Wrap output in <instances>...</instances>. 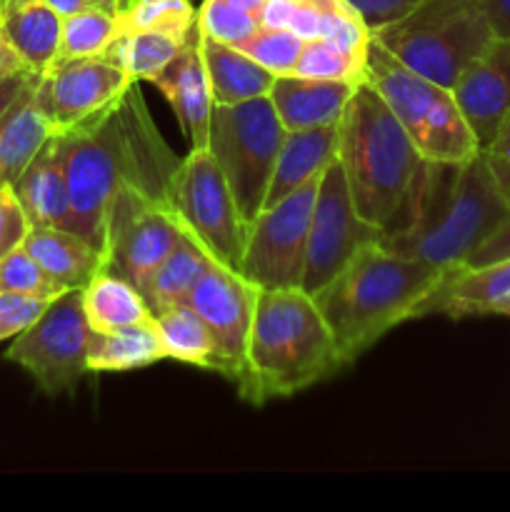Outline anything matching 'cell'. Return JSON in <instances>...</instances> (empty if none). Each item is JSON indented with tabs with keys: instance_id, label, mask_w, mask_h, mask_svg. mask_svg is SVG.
Here are the masks:
<instances>
[{
	"instance_id": "cell-8",
	"label": "cell",
	"mask_w": 510,
	"mask_h": 512,
	"mask_svg": "<svg viewBox=\"0 0 510 512\" xmlns=\"http://www.w3.org/2000/svg\"><path fill=\"white\" fill-rule=\"evenodd\" d=\"M285 128L268 95L210 110L208 150L223 170L243 223L265 208Z\"/></svg>"
},
{
	"instance_id": "cell-38",
	"label": "cell",
	"mask_w": 510,
	"mask_h": 512,
	"mask_svg": "<svg viewBox=\"0 0 510 512\" xmlns=\"http://www.w3.org/2000/svg\"><path fill=\"white\" fill-rule=\"evenodd\" d=\"M30 233V220L15 195L13 185L0 188V258L13 253L25 243Z\"/></svg>"
},
{
	"instance_id": "cell-23",
	"label": "cell",
	"mask_w": 510,
	"mask_h": 512,
	"mask_svg": "<svg viewBox=\"0 0 510 512\" xmlns=\"http://www.w3.org/2000/svg\"><path fill=\"white\" fill-rule=\"evenodd\" d=\"M200 55H203L205 73H208L213 105H233L243 100L268 95L275 83V75L268 68L243 53L240 48L203 35L198 30Z\"/></svg>"
},
{
	"instance_id": "cell-13",
	"label": "cell",
	"mask_w": 510,
	"mask_h": 512,
	"mask_svg": "<svg viewBox=\"0 0 510 512\" xmlns=\"http://www.w3.org/2000/svg\"><path fill=\"white\" fill-rule=\"evenodd\" d=\"M258 290L240 273L213 263L198 280L188 300L213 333L220 375L228 378L240 398L248 400L250 405H255V383L248 350Z\"/></svg>"
},
{
	"instance_id": "cell-16",
	"label": "cell",
	"mask_w": 510,
	"mask_h": 512,
	"mask_svg": "<svg viewBox=\"0 0 510 512\" xmlns=\"http://www.w3.org/2000/svg\"><path fill=\"white\" fill-rule=\"evenodd\" d=\"M480 150L510 118V35H495L450 88Z\"/></svg>"
},
{
	"instance_id": "cell-26",
	"label": "cell",
	"mask_w": 510,
	"mask_h": 512,
	"mask_svg": "<svg viewBox=\"0 0 510 512\" xmlns=\"http://www.w3.org/2000/svg\"><path fill=\"white\" fill-rule=\"evenodd\" d=\"M35 85L38 75L0 123V188L13 185L43 148L45 140L53 135V128L35 103Z\"/></svg>"
},
{
	"instance_id": "cell-12",
	"label": "cell",
	"mask_w": 510,
	"mask_h": 512,
	"mask_svg": "<svg viewBox=\"0 0 510 512\" xmlns=\"http://www.w3.org/2000/svg\"><path fill=\"white\" fill-rule=\"evenodd\" d=\"M318 178H310L250 223L240 275L260 290L300 288Z\"/></svg>"
},
{
	"instance_id": "cell-22",
	"label": "cell",
	"mask_w": 510,
	"mask_h": 512,
	"mask_svg": "<svg viewBox=\"0 0 510 512\" xmlns=\"http://www.w3.org/2000/svg\"><path fill=\"white\" fill-rule=\"evenodd\" d=\"M0 25L35 75L53 68L60 53L63 15L55 13L45 0H3Z\"/></svg>"
},
{
	"instance_id": "cell-30",
	"label": "cell",
	"mask_w": 510,
	"mask_h": 512,
	"mask_svg": "<svg viewBox=\"0 0 510 512\" xmlns=\"http://www.w3.org/2000/svg\"><path fill=\"white\" fill-rule=\"evenodd\" d=\"M195 33H198V28H195ZM195 33L178 35L165 33V30H133V33H128L125 30V35H120L113 48L105 53V58L123 65L130 78L138 80V83L140 80L153 83Z\"/></svg>"
},
{
	"instance_id": "cell-21",
	"label": "cell",
	"mask_w": 510,
	"mask_h": 512,
	"mask_svg": "<svg viewBox=\"0 0 510 512\" xmlns=\"http://www.w3.org/2000/svg\"><path fill=\"white\" fill-rule=\"evenodd\" d=\"M340 145V120L330 125L305 130H285L280 143L278 160H275L273 180H270L265 208L283 200L310 178L323 175V170L338 158ZM263 208V210H265Z\"/></svg>"
},
{
	"instance_id": "cell-42",
	"label": "cell",
	"mask_w": 510,
	"mask_h": 512,
	"mask_svg": "<svg viewBox=\"0 0 510 512\" xmlns=\"http://www.w3.org/2000/svg\"><path fill=\"white\" fill-rule=\"evenodd\" d=\"M18 75H35L33 70L28 68L23 58L18 55V50L13 48V43L5 35L3 25H0V80L18 78Z\"/></svg>"
},
{
	"instance_id": "cell-11",
	"label": "cell",
	"mask_w": 510,
	"mask_h": 512,
	"mask_svg": "<svg viewBox=\"0 0 510 512\" xmlns=\"http://www.w3.org/2000/svg\"><path fill=\"white\" fill-rule=\"evenodd\" d=\"M183 233L170 205L138 190H120L105 210L103 268L128 280L143 295Z\"/></svg>"
},
{
	"instance_id": "cell-33",
	"label": "cell",
	"mask_w": 510,
	"mask_h": 512,
	"mask_svg": "<svg viewBox=\"0 0 510 512\" xmlns=\"http://www.w3.org/2000/svg\"><path fill=\"white\" fill-rule=\"evenodd\" d=\"M0 290L5 293L38 295V298H58L65 285H60L28 250L20 245L13 253L0 258Z\"/></svg>"
},
{
	"instance_id": "cell-35",
	"label": "cell",
	"mask_w": 510,
	"mask_h": 512,
	"mask_svg": "<svg viewBox=\"0 0 510 512\" xmlns=\"http://www.w3.org/2000/svg\"><path fill=\"white\" fill-rule=\"evenodd\" d=\"M198 28V13L190 0H138L125 15V30H165V33L190 35Z\"/></svg>"
},
{
	"instance_id": "cell-40",
	"label": "cell",
	"mask_w": 510,
	"mask_h": 512,
	"mask_svg": "<svg viewBox=\"0 0 510 512\" xmlns=\"http://www.w3.org/2000/svg\"><path fill=\"white\" fill-rule=\"evenodd\" d=\"M510 258V215L500 223V228L475 250L473 255L468 258V268H478V265H488V263H498V260H508Z\"/></svg>"
},
{
	"instance_id": "cell-10",
	"label": "cell",
	"mask_w": 510,
	"mask_h": 512,
	"mask_svg": "<svg viewBox=\"0 0 510 512\" xmlns=\"http://www.w3.org/2000/svg\"><path fill=\"white\" fill-rule=\"evenodd\" d=\"M90 323L83 288H68L48 303L38 320L15 335L5 360L20 365L45 395L73 390L88 370Z\"/></svg>"
},
{
	"instance_id": "cell-6",
	"label": "cell",
	"mask_w": 510,
	"mask_h": 512,
	"mask_svg": "<svg viewBox=\"0 0 510 512\" xmlns=\"http://www.w3.org/2000/svg\"><path fill=\"white\" fill-rule=\"evenodd\" d=\"M395 60L423 78L453 88L460 70L495 38L488 0H413L405 13L370 25Z\"/></svg>"
},
{
	"instance_id": "cell-17",
	"label": "cell",
	"mask_w": 510,
	"mask_h": 512,
	"mask_svg": "<svg viewBox=\"0 0 510 512\" xmlns=\"http://www.w3.org/2000/svg\"><path fill=\"white\" fill-rule=\"evenodd\" d=\"M510 303V258L468 268L460 265L445 273L438 288L418 305L420 315H500Z\"/></svg>"
},
{
	"instance_id": "cell-3",
	"label": "cell",
	"mask_w": 510,
	"mask_h": 512,
	"mask_svg": "<svg viewBox=\"0 0 510 512\" xmlns=\"http://www.w3.org/2000/svg\"><path fill=\"white\" fill-rule=\"evenodd\" d=\"M448 270L375 243L363 245L350 263L313 295L333 333L343 365L358 360L388 330L415 318L418 305L438 288Z\"/></svg>"
},
{
	"instance_id": "cell-7",
	"label": "cell",
	"mask_w": 510,
	"mask_h": 512,
	"mask_svg": "<svg viewBox=\"0 0 510 512\" xmlns=\"http://www.w3.org/2000/svg\"><path fill=\"white\" fill-rule=\"evenodd\" d=\"M365 80L378 90L428 163L463 165L480 153L478 140L450 88L405 68L378 40L368 45Z\"/></svg>"
},
{
	"instance_id": "cell-31",
	"label": "cell",
	"mask_w": 510,
	"mask_h": 512,
	"mask_svg": "<svg viewBox=\"0 0 510 512\" xmlns=\"http://www.w3.org/2000/svg\"><path fill=\"white\" fill-rule=\"evenodd\" d=\"M120 35H125V18L105 13V10L90 5V8L80 10V13L63 18L58 60L105 55L113 48Z\"/></svg>"
},
{
	"instance_id": "cell-36",
	"label": "cell",
	"mask_w": 510,
	"mask_h": 512,
	"mask_svg": "<svg viewBox=\"0 0 510 512\" xmlns=\"http://www.w3.org/2000/svg\"><path fill=\"white\" fill-rule=\"evenodd\" d=\"M263 28L258 15L238 8L230 0H205L198 10V30L203 35L238 48L240 43Z\"/></svg>"
},
{
	"instance_id": "cell-46",
	"label": "cell",
	"mask_w": 510,
	"mask_h": 512,
	"mask_svg": "<svg viewBox=\"0 0 510 512\" xmlns=\"http://www.w3.org/2000/svg\"><path fill=\"white\" fill-rule=\"evenodd\" d=\"M88 3L93 5V8L105 10V13H113V15H120V18H125V15L138 5V0H88Z\"/></svg>"
},
{
	"instance_id": "cell-47",
	"label": "cell",
	"mask_w": 510,
	"mask_h": 512,
	"mask_svg": "<svg viewBox=\"0 0 510 512\" xmlns=\"http://www.w3.org/2000/svg\"><path fill=\"white\" fill-rule=\"evenodd\" d=\"M45 3H48L50 8L55 10V13L63 15V18H68V15L80 13V10L90 8L88 0H45Z\"/></svg>"
},
{
	"instance_id": "cell-41",
	"label": "cell",
	"mask_w": 510,
	"mask_h": 512,
	"mask_svg": "<svg viewBox=\"0 0 510 512\" xmlns=\"http://www.w3.org/2000/svg\"><path fill=\"white\" fill-rule=\"evenodd\" d=\"M348 3L360 10V15L368 20V25H378L385 23V20L398 18L400 13L410 8L413 0H348Z\"/></svg>"
},
{
	"instance_id": "cell-18",
	"label": "cell",
	"mask_w": 510,
	"mask_h": 512,
	"mask_svg": "<svg viewBox=\"0 0 510 512\" xmlns=\"http://www.w3.org/2000/svg\"><path fill=\"white\" fill-rule=\"evenodd\" d=\"M153 85L173 108L190 148H208L213 95H210L208 73H205L203 55H200L198 33L170 60L168 68L153 80Z\"/></svg>"
},
{
	"instance_id": "cell-43",
	"label": "cell",
	"mask_w": 510,
	"mask_h": 512,
	"mask_svg": "<svg viewBox=\"0 0 510 512\" xmlns=\"http://www.w3.org/2000/svg\"><path fill=\"white\" fill-rule=\"evenodd\" d=\"M300 0H265L260 10V25L263 28H290L295 8Z\"/></svg>"
},
{
	"instance_id": "cell-9",
	"label": "cell",
	"mask_w": 510,
	"mask_h": 512,
	"mask_svg": "<svg viewBox=\"0 0 510 512\" xmlns=\"http://www.w3.org/2000/svg\"><path fill=\"white\" fill-rule=\"evenodd\" d=\"M170 203L185 233L213 263L240 273L248 240L223 170L208 148H190L170 180Z\"/></svg>"
},
{
	"instance_id": "cell-44",
	"label": "cell",
	"mask_w": 510,
	"mask_h": 512,
	"mask_svg": "<svg viewBox=\"0 0 510 512\" xmlns=\"http://www.w3.org/2000/svg\"><path fill=\"white\" fill-rule=\"evenodd\" d=\"M33 78L35 75H18V78L0 80V123H3L8 110L15 105V100L23 95V90L33 83Z\"/></svg>"
},
{
	"instance_id": "cell-27",
	"label": "cell",
	"mask_w": 510,
	"mask_h": 512,
	"mask_svg": "<svg viewBox=\"0 0 510 512\" xmlns=\"http://www.w3.org/2000/svg\"><path fill=\"white\" fill-rule=\"evenodd\" d=\"M210 265H213V260L205 255V250L188 233L180 235L178 245L170 250L168 258L160 263V268L155 270L153 278L143 290L150 313L188 303L195 285H198V280L203 278Z\"/></svg>"
},
{
	"instance_id": "cell-29",
	"label": "cell",
	"mask_w": 510,
	"mask_h": 512,
	"mask_svg": "<svg viewBox=\"0 0 510 512\" xmlns=\"http://www.w3.org/2000/svg\"><path fill=\"white\" fill-rule=\"evenodd\" d=\"M153 318L158 323L160 335H163L168 358L220 373V358L213 333H210L205 320L200 318L193 305H173V308L153 313Z\"/></svg>"
},
{
	"instance_id": "cell-14",
	"label": "cell",
	"mask_w": 510,
	"mask_h": 512,
	"mask_svg": "<svg viewBox=\"0 0 510 512\" xmlns=\"http://www.w3.org/2000/svg\"><path fill=\"white\" fill-rule=\"evenodd\" d=\"M378 238V230L365 223L355 210L343 165L335 158L320 175L300 288L308 295L323 290L363 245L375 243Z\"/></svg>"
},
{
	"instance_id": "cell-4",
	"label": "cell",
	"mask_w": 510,
	"mask_h": 512,
	"mask_svg": "<svg viewBox=\"0 0 510 512\" xmlns=\"http://www.w3.org/2000/svg\"><path fill=\"white\" fill-rule=\"evenodd\" d=\"M508 215V198L478 153L463 165H438L418 220L403 233L380 235L378 243L393 253L453 270L468 263Z\"/></svg>"
},
{
	"instance_id": "cell-32",
	"label": "cell",
	"mask_w": 510,
	"mask_h": 512,
	"mask_svg": "<svg viewBox=\"0 0 510 512\" xmlns=\"http://www.w3.org/2000/svg\"><path fill=\"white\" fill-rule=\"evenodd\" d=\"M365 65H368V50L348 48L330 38H313L305 40L303 53L295 65V75L363 83Z\"/></svg>"
},
{
	"instance_id": "cell-25",
	"label": "cell",
	"mask_w": 510,
	"mask_h": 512,
	"mask_svg": "<svg viewBox=\"0 0 510 512\" xmlns=\"http://www.w3.org/2000/svg\"><path fill=\"white\" fill-rule=\"evenodd\" d=\"M23 248L65 288H85L103 268V253L63 228H30Z\"/></svg>"
},
{
	"instance_id": "cell-37",
	"label": "cell",
	"mask_w": 510,
	"mask_h": 512,
	"mask_svg": "<svg viewBox=\"0 0 510 512\" xmlns=\"http://www.w3.org/2000/svg\"><path fill=\"white\" fill-rule=\"evenodd\" d=\"M53 298H38V295L5 293L0 290V340H8L28 330L35 320L43 315Z\"/></svg>"
},
{
	"instance_id": "cell-49",
	"label": "cell",
	"mask_w": 510,
	"mask_h": 512,
	"mask_svg": "<svg viewBox=\"0 0 510 512\" xmlns=\"http://www.w3.org/2000/svg\"><path fill=\"white\" fill-rule=\"evenodd\" d=\"M0 15H3V0H0Z\"/></svg>"
},
{
	"instance_id": "cell-20",
	"label": "cell",
	"mask_w": 510,
	"mask_h": 512,
	"mask_svg": "<svg viewBox=\"0 0 510 512\" xmlns=\"http://www.w3.org/2000/svg\"><path fill=\"white\" fill-rule=\"evenodd\" d=\"M360 83L350 80L275 75L268 98L285 130H305L338 123Z\"/></svg>"
},
{
	"instance_id": "cell-1",
	"label": "cell",
	"mask_w": 510,
	"mask_h": 512,
	"mask_svg": "<svg viewBox=\"0 0 510 512\" xmlns=\"http://www.w3.org/2000/svg\"><path fill=\"white\" fill-rule=\"evenodd\" d=\"M63 150L75 233L103 253L105 210L120 190L170 205L178 158L150 118L140 85L133 83L93 118L55 133Z\"/></svg>"
},
{
	"instance_id": "cell-39",
	"label": "cell",
	"mask_w": 510,
	"mask_h": 512,
	"mask_svg": "<svg viewBox=\"0 0 510 512\" xmlns=\"http://www.w3.org/2000/svg\"><path fill=\"white\" fill-rule=\"evenodd\" d=\"M480 153H483L495 183L500 185V190H503V195L510 203V118L505 120V125L498 130V135H495Z\"/></svg>"
},
{
	"instance_id": "cell-34",
	"label": "cell",
	"mask_w": 510,
	"mask_h": 512,
	"mask_svg": "<svg viewBox=\"0 0 510 512\" xmlns=\"http://www.w3.org/2000/svg\"><path fill=\"white\" fill-rule=\"evenodd\" d=\"M303 45L305 40L290 28H260L238 48L253 60H258L273 75H290L295 73Z\"/></svg>"
},
{
	"instance_id": "cell-24",
	"label": "cell",
	"mask_w": 510,
	"mask_h": 512,
	"mask_svg": "<svg viewBox=\"0 0 510 512\" xmlns=\"http://www.w3.org/2000/svg\"><path fill=\"white\" fill-rule=\"evenodd\" d=\"M168 358L155 318L115 330H90V373H128Z\"/></svg>"
},
{
	"instance_id": "cell-45",
	"label": "cell",
	"mask_w": 510,
	"mask_h": 512,
	"mask_svg": "<svg viewBox=\"0 0 510 512\" xmlns=\"http://www.w3.org/2000/svg\"><path fill=\"white\" fill-rule=\"evenodd\" d=\"M488 18L495 35H510V0H488Z\"/></svg>"
},
{
	"instance_id": "cell-15",
	"label": "cell",
	"mask_w": 510,
	"mask_h": 512,
	"mask_svg": "<svg viewBox=\"0 0 510 512\" xmlns=\"http://www.w3.org/2000/svg\"><path fill=\"white\" fill-rule=\"evenodd\" d=\"M138 80L105 55L58 60L48 73L38 75L35 103L53 133L73 128L108 108Z\"/></svg>"
},
{
	"instance_id": "cell-28",
	"label": "cell",
	"mask_w": 510,
	"mask_h": 512,
	"mask_svg": "<svg viewBox=\"0 0 510 512\" xmlns=\"http://www.w3.org/2000/svg\"><path fill=\"white\" fill-rule=\"evenodd\" d=\"M83 305L90 330H115L153 318L143 295L128 280L105 268L83 288Z\"/></svg>"
},
{
	"instance_id": "cell-5",
	"label": "cell",
	"mask_w": 510,
	"mask_h": 512,
	"mask_svg": "<svg viewBox=\"0 0 510 512\" xmlns=\"http://www.w3.org/2000/svg\"><path fill=\"white\" fill-rule=\"evenodd\" d=\"M248 355L255 405L290 398L345 368L318 303L303 288L258 290Z\"/></svg>"
},
{
	"instance_id": "cell-19",
	"label": "cell",
	"mask_w": 510,
	"mask_h": 512,
	"mask_svg": "<svg viewBox=\"0 0 510 512\" xmlns=\"http://www.w3.org/2000/svg\"><path fill=\"white\" fill-rule=\"evenodd\" d=\"M30 228H63L75 233L73 203L58 135H50L28 168L13 183Z\"/></svg>"
},
{
	"instance_id": "cell-48",
	"label": "cell",
	"mask_w": 510,
	"mask_h": 512,
	"mask_svg": "<svg viewBox=\"0 0 510 512\" xmlns=\"http://www.w3.org/2000/svg\"><path fill=\"white\" fill-rule=\"evenodd\" d=\"M500 315H508V318H510V303L505 305V308H503V313H500Z\"/></svg>"
},
{
	"instance_id": "cell-2",
	"label": "cell",
	"mask_w": 510,
	"mask_h": 512,
	"mask_svg": "<svg viewBox=\"0 0 510 512\" xmlns=\"http://www.w3.org/2000/svg\"><path fill=\"white\" fill-rule=\"evenodd\" d=\"M338 160L355 210L380 235L403 233L418 220L438 173L368 80L340 118Z\"/></svg>"
}]
</instances>
